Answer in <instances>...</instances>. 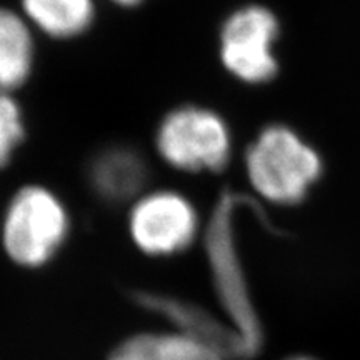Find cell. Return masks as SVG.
Wrapping results in <instances>:
<instances>
[{
	"mask_svg": "<svg viewBox=\"0 0 360 360\" xmlns=\"http://www.w3.org/2000/svg\"><path fill=\"white\" fill-rule=\"evenodd\" d=\"M134 300L139 307L160 315L174 330L200 340L222 355L225 360H247L244 345L233 327L224 317H215L200 305L155 292H137Z\"/></svg>",
	"mask_w": 360,
	"mask_h": 360,
	"instance_id": "7",
	"label": "cell"
},
{
	"mask_svg": "<svg viewBox=\"0 0 360 360\" xmlns=\"http://www.w3.org/2000/svg\"><path fill=\"white\" fill-rule=\"evenodd\" d=\"M109 360H225L217 350L179 330L143 332L112 350Z\"/></svg>",
	"mask_w": 360,
	"mask_h": 360,
	"instance_id": "9",
	"label": "cell"
},
{
	"mask_svg": "<svg viewBox=\"0 0 360 360\" xmlns=\"http://www.w3.org/2000/svg\"><path fill=\"white\" fill-rule=\"evenodd\" d=\"M25 137L22 112L15 98L0 90V169L12 160L13 152Z\"/></svg>",
	"mask_w": 360,
	"mask_h": 360,
	"instance_id": "12",
	"label": "cell"
},
{
	"mask_svg": "<svg viewBox=\"0 0 360 360\" xmlns=\"http://www.w3.org/2000/svg\"><path fill=\"white\" fill-rule=\"evenodd\" d=\"M25 17L53 39H74L92 24V0H22Z\"/></svg>",
	"mask_w": 360,
	"mask_h": 360,
	"instance_id": "11",
	"label": "cell"
},
{
	"mask_svg": "<svg viewBox=\"0 0 360 360\" xmlns=\"http://www.w3.org/2000/svg\"><path fill=\"white\" fill-rule=\"evenodd\" d=\"M69 229V212L56 193L42 186H25L6 210L2 244L13 264L39 269L58 254Z\"/></svg>",
	"mask_w": 360,
	"mask_h": 360,
	"instance_id": "3",
	"label": "cell"
},
{
	"mask_svg": "<svg viewBox=\"0 0 360 360\" xmlns=\"http://www.w3.org/2000/svg\"><path fill=\"white\" fill-rule=\"evenodd\" d=\"M159 155L182 172H220L229 165L232 137L214 110L184 105L164 117L155 134Z\"/></svg>",
	"mask_w": 360,
	"mask_h": 360,
	"instance_id": "4",
	"label": "cell"
},
{
	"mask_svg": "<svg viewBox=\"0 0 360 360\" xmlns=\"http://www.w3.org/2000/svg\"><path fill=\"white\" fill-rule=\"evenodd\" d=\"M34 67V39L29 25L8 8H0V90L20 87Z\"/></svg>",
	"mask_w": 360,
	"mask_h": 360,
	"instance_id": "10",
	"label": "cell"
},
{
	"mask_svg": "<svg viewBox=\"0 0 360 360\" xmlns=\"http://www.w3.org/2000/svg\"><path fill=\"white\" fill-rule=\"evenodd\" d=\"M287 360H315V359H310V357H305V355H297V357H290Z\"/></svg>",
	"mask_w": 360,
	"mask_h": 360,
	"instance_id": "14",
	"label": "cell"
},
{
	"mask_svg": "<svg viewBox=\"0 0 360 360\" xmlns=\"http://www.w3.org/2000/svg\"><path fill=\"white\" fill-rule=\"evenodd\" d=\"M112 2L119 4V6H122V7H134V6H137V4H141L142 0H112Z\"/></svg>",
	"mask_w": 360,
	"mask_h": 360,
	"instance_id": "13",
	"label": "cell"
},
{
	"mask_svg": "<svg viewBox=\"0 0 360 360\" xmlns=\"http://www.w3.org/2000/svg\"><path fill=\"white\" fill-rule=\"evenodd\" d=\"M199 229L195 207L172 191L147 193L129 214V232L135 247L152 257L186 252L195 242Z\"/></svg>",
	"mask_w": 360,
	"mask_h": 360,
	"instance_id": "6",
	"label": "cell"
},
{
	"mask_svg": "<svg viewBox=\"0 0 360 360\" xmlns=\"http://www.w3.org/2000/svg\"><path fill=\"white\" fill-rule=\"evenodd\" d=\"M147 177L146 160L129 147H109L90 162V184L97 195L107 202L134 199L146 186Z\"/></svg>",
	"mask_w": 360,
	"mask_h": 360,
	"instance_id": "8",
	"label": "cell"
},
{
	"mask_svg": "<svg viewBox=\"0 0 360 360\" xmlns=\"http://www.w3.org/2000/svg\"><path fill=\"white\" fill-rule=\"evenodd\" d=\"M242 205L254 209L269 227H272L255 199L245 193L224 191L207 224L205 252L222 317L240 337L245 357L250 359L262 347V327L250 300L249 287L236 245L233 217Z\"/></svg>",
	"mask_w": 360,
	"mask_h": 360,
	"instance_id": "1",
	"label": "cell"
},
{
	"mask_svg": "<svg viewBox=\"0 0 360 360\" xmlns=\"http://www.w3.org/2000/svg\"><path fill=\"white\" fill-rule=\"evenodd\" d=\"M245 169L250 186L262 199L294 205L321 177L322 159L292 129L269 125L247 148Z\"/></svg>",
	"mask_w": 360,
	"mask_h": 360,
	"instance_id": "2",
	"label": "cell"
},
{
	"mask_svg": "<svg viewBox=\"0 0 360 360\" xmlns=\"http://www.w3.org/2000/svg\"><path fill=\"white\" fill-rule=\"evenodd\" d=\"M278 22L269 8L247 6L224 22L220 30V58L233 77L245 84H265L277 75L274 44Z\"/></svg>",
	"mask_w": 360,
	"mask_h": 360,
	"instance_id": "5",
	"label": "cell"
}]
</instances>
